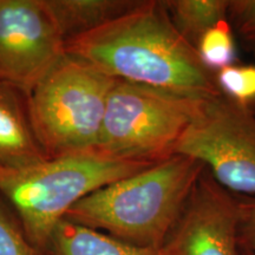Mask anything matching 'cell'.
<instances>
[{
  "mask_svg": "<svg viewBox=\"0 0 255 255\" xmlns=\"http://www.w3.org/2000/svg\"><path fill=\"white\" fill-rule=\"evenodd\" d=\"M65 49L120 81L205 98L221 95L215 75L175 27L163 1H138L109 23L66 41Z\"/></svg>",
  "mask_w": 255,
  "mask_h": 255,
  "instance_id": "cell-1",
  "label": "cell"
},
{
  "mask_svg": "<svg viewBox=\"0 0 255 255\" xmlns=\"http://www.w3.org/2000/svg\"><path fill=\"white\" fill-rule=\"evenodd\" d=\"M47 158L14 88L0 83V165L28 167Z\"/></svg>",
  "mask_w": 255,
  "mask_h": 255,
  "instance_id": "cell-9",
  "label": "cell"
},
{
  "mask_svg": "<svg viewBox=\"0 0 255 255\" xmlns=\"http://www.w3.org/2000/svg\"><path fill=\"white\" fill-rule=\"evenodd\" d=\"M195 49L203 66L214 75L220 70L234 65L237 49L228 19L209 28L197 41Z\"/></svg>",
  "mask_w": 255,
  "mask_h": 255,
  "instance_id": "cell-13",
  "label": "cell"
},
{
  "mask_svg": "<svg viewBox=\"0 0 255 255\" xmlns=\"http://www.w3.org/2000/svg\"><path fill=\"white\" fill-rule=\"evenodd\" d=\"M0 255H41V251L28 240L23 227H19L0 206Z\"/></svg>",
  "mask_w": 255,
  "mask_h": 255,
  "instance_id": "cell-15",
  "label": "cell"
},
{
  "mask_svg": "<svg viewBox=\"0 0 255 255\" xmlns=\"http://www.w3.org/2000/svg\"><path fill=\"white\" fill-rule=\"evenodd\" d=\"M175 154L195 158L229 193L255 197V111L212 97L183 133Z\"/></svg>",
  "mask_w": 255,
  "mask_h": 255,
  "instance_id": "cell-6",
  "label": "cell"
},
{
  "mask_svg": "<svg viewBox=\"0 0 255 255\" xmlns=\"http://www.w3.org/2000/svg\"><path fill=\"white\" fill-rule=\"evenodd\" d=\"M152 164L105 155L96 149L50 157L28 167L0 165V193L17 209L28 240L43 252L57 226L94 191Z\"/></svg>",
  "mask_w": 255,
  "mask_h": 255,
  "instance_id": "cell-3",
  "label": "cell"
},
{
  "mask_svg": "<svg viewBox=\"0 0 255 255\" xmlns=\"http://www.w3.org/2000/svg\"><path fill=\"white\" fill-rule=\"evenodd\" d=\"M116 81L65 53L28 92V121L47 157L97 146L108 97Z\"/></svg>",
  "mask_w": 255,
  "mask_h": 255,
  "instance_id": "cell-4",
  "label": "cell"
},
{
  "mask_svg": "<svg viewBox=\"0 0 255 255\" xmlns=\"http://www.w3.org/2000/svg\"><path fill=\"white\" fill-rule=\"evenodd\" d=\"M241 255H255V254H253L250 251H246V250H244V248H241Z\"/></svg>",
  "mask_w": 255,
  "mask_h": 255,
  "instance_id": "cell-18",
  "label": "cell"
},
{
  "mask_svg": "<svg viewBox=\"0 0 255 255\" xmlns=\"http://www.w3.org/2000/svg\"><path fill=\"white\" fill-rule=\"evenodd\" d=\"M228 18L255 52V0H229Z\"/></svg>",
  "mask_w": 255,
  "mask_h": 255,
  "instance_id": "cell-16",
  "label": "cell"
},
{
  "mask_svg": "<svg viewBox=\"0 0 255 255\" xmlns=\"http://www.w3.org/2000/svg\"><path fill=\"white\" fill-rule=\"evenodd\" d=\"M205 170L195 158L175 154L85 196L64 220L133 246L162 248Z\"/></svg>",
  "mask_w": 255,
  "mask_h": 255,
  "instance_id": "cell-2",
  "label": "cell"
},
{
  "mask_svg": "<svg viewBox=\"0 0 255 255\" xmlns=\"http://www.w3.org/2000/svg\"><path fill=\"white\" fill-rule=\"evenodd\" d=\"M238 225L237 199L205 170L164 248L169 255H241Z\"/></svg>",
  "mask_w": 255,
  "mask_h": 255,
  "instance_id": "cell-8",
  "label": "cell"
},
{
  "mask_svg": "<svg viewBox=\"0 0 255 255\" xmlns=\"http://www.w3.org/2000/svg\"><path fill=\"white\" fill-rule=\"evenodd\" d=\"M137 2L128 0H45L65 41L109 23Z\"/></svg>",
  "mask_w": 255,
  "mask_h": 255,
  "instance_id": "cell-10",
  "label": "cell"
},
{
  "mask_svg": "<svg viewBox=\"0 0 255 255\" xmlns=\"http://www.w3.org/2000/svg\"><path fill=\"white\" fill-rule=\"evenodd\" d=\"M65 46L45 0H0V83L28 95Z\"/></svg>",
  "mask_w": 255,
  "mask_h": 255,
  "instance_id": "cell-7",
  "label": "cell"
},
{
  "mask_svg": "<svg viewBox=\"0 0 255 255\" xmlns=\"http://www.w3.org/2000/svg\"><path fill=\"white\" fill-rule=\"evenodd\" d=\"M55 255H169L162 248L133 246L85 226L63 220L51 238Z\"/></svg>",
  "mask_w": 255,
  "mask_h": 255,
  "instance_id": "cell-11",
  "label": "cell"
},
{
  "mask_svg": "<svg viewBox=\"0 0 255 255\" xmlns=\"http://www.w3.org/2000/svg\"><path fill=\"white\" fill-rule=\"evenodd\" d=\"M163 4L175 27L194 47L209 28L228 19L229 0H170Z\"/></svg>",
  "mask_w": 255,
  "mask_h": 255,
  "instance_id": "cell-12",
  "label": "cell"
},
{
  "mask_svg": "<svg viewBox=\"0 0 255 255\" xmlns=\"http://www.w3.org/2000/svg\"><path fill=\"white\" fill-rule=\"evenodd\" d=\"M237 201L240 246L255 254V197H242Z\"/></svg>",
  "mask_w": 255,
  "mask_h": 255,
  "instance_id": "cell-17",
  "label": "cell"
},
{
  "mask_svg": "<svg viewBox=\"0 0 255 255\" xmlns=\"http://www.w3.org/2000/svg\"><path fill=\"white\" fill-rule=\"evenodd\" d=\"M221 95L242 105L255 102V65H231L215 73Z\"/></svg>",
  "mask_w": 255,
  "mask_h": 255,
  "instance_id": "cell-14",
  "label": "cell"
},
{
  "mask_svg": "<svg viewBox=\"0 0 255 255\" xmlns=\"http://www.w3.org/2000/svg\"><path fill=\"white\" fill-rule=\"evenodd\" d=\"M209 98L117 79L108 97L96 150L156 164L175 155Z\"/></svg>",
  "mask_w": 255,
  "mask_h": 255,
  "instance_id": "cell-5",
  "label": "cell"
}]
</instances>
